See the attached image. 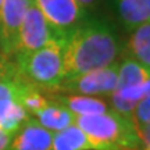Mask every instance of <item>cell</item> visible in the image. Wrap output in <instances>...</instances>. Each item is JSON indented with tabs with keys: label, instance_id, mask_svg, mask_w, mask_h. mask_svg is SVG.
<instances>
[{
	"label": "cell",
	"instance_id": "obj_1",
	"mask_svg": "<svg viewBox=\"0 0 150 150\" xmlns=\"http://www.w3.org/2000/svg\"><path fill=\"white\" fill-rule=\"evenodd\" d=\"M122 50V42L110 24L86 18L63 40L64 79L117 63Z\"/></svg>",
	"mask_w": 150,
	"mask_h": 150
},
{
	"label": "cell",
	"instance_id": "obj_2",
	"mask_svg": "<svg viewBox=\"0 0 150 150\" xmlns=\"http://www.w3.org/2000/svg\"><path fill=\"white\" fill-rule=\"evenodd\" d=\"M13 60L20 79L46 93L56 92L64 81L63 40L60 39H53L31 53L17 54Z\"/></svg>",
	"mask_w": 150,
	"mask_h": 150
},
{
	"label": "cell",
	"instance_id": "obj_3",
	"mask_svg": "<svg viewBox=\"0 0 150 150\" xmlns=\"http://www.w3.org/2000/svg\"><path fill=\"white\" fill-rule=\"evenodd\" d=\"M74 124L103 150H143L134 122L114 110L96 115L75 117Z\"/></svg>",
	"mask_w": 150,
	"mask_h": 150
},
{
	"label": "cell",
	"instance_id": "obj_4",
	"mask_svg": "<svg viewBox=\"0 0 150 150\" xmlns=\"http://www.w3.org/2000/svg\"><path fill=\"white\" fill-rule=\"evenodd\" d=\"M117 71L118 61L104 68L67 78L60 83L56 92L68 93V95L102 97V99L108 97L117 88Z\"/></svg>",
	"mask_w": 150,
	"mask_h": 150
},
{
	"label": "cell",
	"instance_id": "obj_5",
	"mask_svg": "<svg viewBox=\"0 0 150 150\" xmlns=\"http://www.w3.org/2000/svg\"><path fill=\"white\" fill-rule=\"evenodd\" d=\"M40 10L57 39L64 40L88 18L83 7L75 0H32Z\"/></svg>",
	"mask_w": 150,
	"mask_h": 150
},
{
	"label": "cell",
	"instance_id": "obj_6",
	"mask_svg": "<svg viewBox=\"0 0 150 150\" xmlns=\"http://www.w3.org/2000/svg\"><path fill=\"white\" fill-rule=\"evenodd\" d=\"M32 0H3L0 7V53L14 59L24 16Z\"/></svg>",
	"mask_w": 150,
	"mask_h": 150
},
{
	"label": "cell",
	"instance_id": "obj_7",
	"mask_svg": "<svg viewBox=\"0 0 150 150\" xmlns=\"http://www.w3.org/2000/svg\"><path fill=\"white\" fill-rule=\"evenodd\" d=\"M53 39H57L53 29L50 28L40 10L32 1L24 16L21 28H20L17 54L35 52Z\"/></svg>",
	"mask_w": 150,
	"mask_h": 150
},
{
	"label": "cell",
	"instance_id": "obj_8",
	"mask_svg": "<svg viewBox=\"0 0 150 150\" xmlns=\"http://www.w3.org/2000/svg\"><path fill=\"white\" fill-rule=\"evenodd\" d=\"M52 142L53 134L31 117L13 136L7 150H52Z\"/></svg>",
	"mask_w": 150,
	"mask_h": 150
},
{
	"label": "cell",
	"instance_id": "obj_9",
	"mask_svg": "<svg viewBox=\"0 0 150 150\" xmlns=\"http://www.w3.org/2000/svg\"><path fill=\"white\" fill-rule=\"evenodd\" d=\"M46 95L49 99L56 100L60 104H63L64 107H67L75 117L96 115V114H103V112L111 110L108 102L102 97L68 95V93H59V92H49Z\"/></svg>",
	"mask_w": 150,
	"mask_h": 150
},
{
	"label": "cell",
	"instance_id": "obj_10",
	"mask_svg": "<svg viewBox=\"0 0 150 150\" xmlns=\"http://www.w3.org/2000/svg\"><path fill=\"white\" fill-rule=\"evenodd\" d=\"M32 117L43 128L50 131L52 134L68 128L70 125H74L75 122L74 114L67 107H64L63 104H60L59 102L52 100V99L49 100L46 107L42 108L40 111H38Z\"/></svg>",
	"mask_w": 150,
	"mask_h": 150
},
{
	"label": "cell",
	"instance_id": "obj_11",
	"mask_svg": "<svg viewBox=\"0 0 150 150\" xmlns=\"http://www.w3.org/2000/svg\"><path fill=\"white\" fill-rule=\"evenodd\" d=\"M122 54H127L150 72V22L134 29L124 45Z\"/></svg>",
	"mask_w": 150,
	"mask_h": 150
},
{
	"label": "cell",
	"instance_id": "obj_12",
	"mask_svg": "<svg viewBox=\"0 0 150 150\" xmlns=\"http://www.w3.org/2000/svg\"><path fill=\"white\" fill-rule=\"evenodd\" d=\"M118 16L124 28L132 32L138 27L150 22V0H115Z\"/></svg>",
	"mask_w": 150,
	"mask_h": 150
},
{
	"label": "cell",
	"instance_id": "obj_13",
	"mask_svg": "<svg viewBox=\"0 0 150 150\" xmlns=\"http://www.w3.org/2000/svg\"><path fill=\"white\" fill-rule=\"evenodd\" d=\"M52 150H103V147L74 124L63 131L54 132Z\"/></svg>",
	"mask_w": 150,
	"mask_h": 150
},
{
	"label": "cell",
	"instance_id": "obj_14",
	"mask_svg": "<svg viewBox=\"0 0 150 150\" xmlns=\"http://www.w3.org/2000/svg\"><path fill=\"white\" fill-rule=\"evenodd\" d=\"M150 79V72L143 68L139 63L131 59L127 54H121L118 60L117 71V88L115 91H122L128 88L143 85Z\"/></svg>",
	"mask_w": 150,
	"mask_h": 150
},
{
	"label": "cell",
	"instance_id": "obj_15",
	"mask_svg": "<svg viewBox=\"0 0 150 150\" xmlns=\"http://www.w3.org/2000/svg\"><path fill=\"white\" fill-rule=\"evenodd\" d=\"M22 85L24 81L20 79L17 71L14 74L0 78V121L6 117V114L16 103H20Z\"/></svg>",
	"mask_w": 150,
	"mask_h": 150
},
{
	"label": "cell",
	"instance_id": "obj_16",
	"mask_svg": "<svg viewBox=\"0 0 150 150\" xmlns=\"http://www.w3.org/2000/svg\"><path fill=\"white\" fill-rule=\"evenodd\" d=\"M49 99L46 92L38 89L35 86L29 85L27 82H24L20 93V103L22 104V107L28 111V114L32 117L35 115L38 111H40L42 108H45L47 106Z\"/></svg>",
	"mask_w": 150,
	"mask_h": 150
},
{
	"label": "cell",
	"instance_id": "obj_17",
	"mask_svg": "<svg viewBox=\"0 0 150 150\" xmlns=\"http://www.w3.org/2000/svg\"><path fill=\"white\" fill-rule=\"evenodd\" d=\"M29 118H31V115L22 107L21 103H16L10 108V111L6 114V117L0 121V128L7 131L11 135H16Z\"/></svg>",
	"mask_w": 150,
	"mask_h": 150
},
{
	"label": "cell",
	"instance_id": "obj_18",
	"mask_svg": "<svg viewBox=\"0 0 150 150\" xmlns=\"http://www.w3.org/2000/svg\"><path fill=\"white\" fill-rule=\"evenodd\" d=\"M132 122L136 128L143 127V125L150 122V96L145 97L142 102L138 103V106L134 111Z\"/></svg>",
	"mask_w": 150,
	"mask_h": 150
},
{
	"label": "cell",
	"instance_id": "obj_19",
	"mask_svg": "<svg viewBox=\"0 0 150 150\" xmlns=\"http://www.w3.org/2000/svg\"><path fill=\"white\" fill-rule=\"evenodd\" d=\"M16 72V64H14V60L8 59L0 53V78L11 75Z\"/></svg>",
	"mask_w": 150,
	"mask_h": 150
},
{
	"label": "cell",
	"instance_id": "obj_20",
	"mask_svg": "<svg viewBox=\"0 0 150 150\" xmlns=\"http://www.w3.org/2000/svg\"><path fill=\"white\" fill-rule=\"evenodd\" d=\"M138 129V134H139V138L142 140V145H143V149H150V122L143 125V127H139Z\"/></svg>",
	"mask_w": 150,
	"mask_h": 150
},
{
	"label": "cell",
	"instance_id": "obj_21",
	"mask_svg": "<svg viewBox=\"0 0 150 150\" xmlns=\"http://www.w3.org/2000/svg\"><path fill=\"white\" fill-rule=\"evenodd\" d=\"M13 136H14V135L8 134L7 131L0 128V150H7L11 139H13Z\"/></svg>",
	"mask_w": 150,
	"mask_h": 150
},
{
	"label": "cell",
	"instance_id": "obj_22",
	"mask_svg": "<svg viewBox=\"0 0 150 150\" xmlns=\"http://www.w3.org/2000/svg\"><path fill=\"white\" fill-rule=\"evenodd\" d=\"M75 1H76V3H78L81 7H83V8H88V7H91V6L95 4L97 0H75Z\"/></svg>",
	"mask_w": 150,
	"mask_h": 150
},
{
	"label": "cell",
	"instance_id": "obj_23",
	"mask_svg": "<svg viewBox=\"0 0 150 150\" xmlns=\"http://www.w3.org/2000/svg\"><path fill=\"white\" fill-rule=\"evenodd\" d=\"M1 3H3V0H0V7H1Z\"/></svg>",
	"mask_w": 150,
	"mask_h": 150
},
{
	"label": "cell",
	"instance_id": "obj_24",
	"mask_svg": "<svg viewBox=\"0 0 150 150\" xmlns=\"http://www.w3.org/2000/svg\"><path fill=\"white\" fill-rule=\"evenodd\" d=\"M143 150H150V149H143Z\"/></svg>",
	"mask_w": 150,
	"mask_h": 150
}]
</instances>
